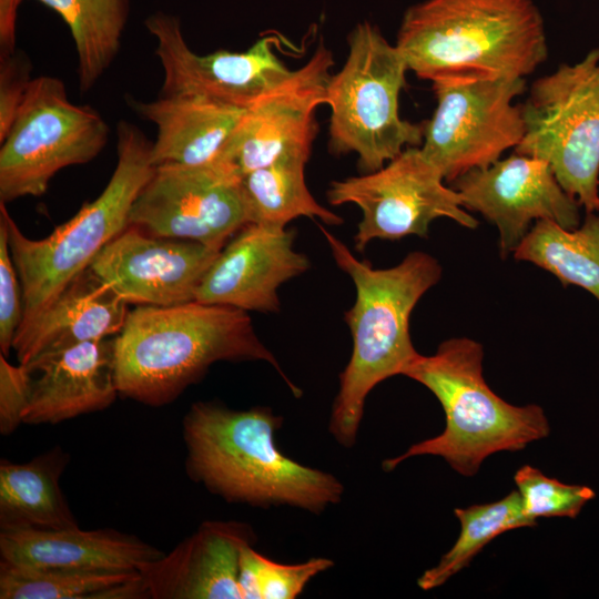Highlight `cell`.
<instances>
[{
    "label": "cell",
    "instance_id": "2e32d148",
    "mask_svg": "<svg viewBox=\"0 0 599 599\" xmlns=\"http://www.w3.org/2000/svg\"><path fill=\"white\" fill-rule=\"evenodd\" d=\"M220 250L149 234L129 225L89 267L125 302L172 306L195 301L200 284Z\"/></svg>",
    "mask_w": 599,
    "mask_h": 599
},
{
    "label": "cell",
    "instance_id": "7a4b0ae2",
    "mask_svg": "<svg viewBox=\"0 0 599 599\" xmlns=\"http://www.w3.org/2000/svg\"><path fill=\"white\" fill-rule=\"evenodd\" d=\"M186 471L229 502L288 506L321 514L338 504L344 486L334 475L287 457L276 445L283 417L270 407L234 410L193 404L183 419Z\"/></svg>",
    "mask_w": 599,
    "mask_h": 599
},
{
    "label": "cell",
    "instance_id": "7c38bea8",
    "mask_svg": "<svg viewBox=\"0 0 599 599\" xmlns=\"http://www.w3.org/2000/svg\"><path fill=\"white\" fill-rule=\"evenodd\" d=\"M240 179L219 162L155 166L133 203L129 225L221 250L248 224Z\"/></svg>",
    "mask_w": 599,
    "mask_h": 599
},
{
    "label": "cell",
    "instance_id": "5b68a950",
    "mask_svg": "<svg viewBox=\"0 0 599 599\" xmlns=\"http://www.w3.org/2000/svg\"><path fill=\"white\" fill-rule=\"evenodd\" d=\"M483 346L468 337L449 338L433 355L416 356L404 376L435 395L445 413V429L384 460L385 471L407 458L433 455L469 477L488 456L521 450L549 435V423L540 406H514L493 392L483 375Z\"/></svg>",
    "mask_w": 599,
    "mask_h": 599
},
{
    "label": "cell",
    "instance_id": "5bb4252c",
    "mask_svg": "<svg viewBox=\"0 0 599 599\" xmlns=\"http://www.w3.org/2000/svg\"><path fill=\"white\" fill-rule=\"evenodd\" d=\"M144 23L156 39L155 54L163 69L160 95H199L246 109L292 72L276 55L273 35L244 52L197 54L187 45L177 17L155 12Z\"/></svg>",
    "mask_w": 599,
    "mask_h": 599
},
{
    "label": "cell",
    "instance_id": "484cf974",
    "mask_svg": "<svg viewBox=\"0 0 599 599\" xmlns=\"http://www.w3.org/2000/svg\"><path fill=\"white\" fill-rule=\"evenodd\" d=\"M1 599L149 598L140 571L39 570L0 560Z\"/></svg>",
    "mask_w": 599,
    "mask_h": 599
},
{
    "label": "cell",
    "instance_id": "8992f818",
    "mask_svg": "<svg viewBox=\"0 0 599 599\" xmlns=\"http://www.w3.org/2000/svg\"><path fill=\"white\" fill-rule=\"evenodd\" d=\"M115 169L106 186L44 238L27 237L0 202L11 257L23 295L21 325L34 318L116 235L129 226L131 209L151 177L152 142L134 124L116 125ZM19 326V327H20Z\"/></svg>",
    "mask_w": 599,
    "mask_h": 599
},
{
    "label": "cell",
    "instance_id": "83f0119b",
    "mask_svg": "<svg viewBox=\"0 0 599 599\" xmlns=\"http://www.w3.org/2000/svg\"><path fill=\"white\" fill-rule=\"evenodd\" d=\"M455 516L460 522L459 536L439 562L418 578L423 590L444 585L499 535L536 525L525 515L517 490L494 502L456 508Z\"/></svg>",
    "mask_w": 599,
    "mask_h": 599
},
{
    "label": "cell",
    "instance_id": "4dcf8cb0",
    "mask_svg": "<svg viewBox=\"0 0 599 599\" xmlns=\"http://www.w3.org/2000/svg\"><path fill=\"white\" fill-rule=\"evenodd\" d=\"M22 316V287L11 257L7 225L0 217V349L6 357L12 349Z\"/></svg>",
    "mask_w": 599,
    "mask_h": 599
},
{
    "label": "cell",
    "instance_id": "d6a6232c",
    "mask_svg": "<svg viewBox=\"0 0 599 599\" xmlns=\"http://www.w3.org/2000/svg\"><path fill=\"white\" fill-rule=\"evenodd\" d=\"M31 393V375L28 367L10 364L0 354V433H13L21 423Z\"/></svg>",
    "mask_w": 599,
    "mask_h": 599
},
{
    "label": "cell",
    "instance_id": "d6986e66",
    "mask_svg": "<svg viewBox=\"0 0 599 599\" xmlns=\"http://www.w3.org/2000/svg\"><path fill=\"white\" fill-rule=\"evenodd\" d=\"M31 393L24 424H57L108 408L119 395L113 337L44 354L28 364Z\"/></svg>",
    "mask_w": 599,
    "mask_h": 599
},
{
    "label": "cell",
    "instance_id": "9a60e30c",
    "mask_svg": "<svg viewBox=\"0 0 599 599\" xmlns=\"http://www.w3.org/2000/svg\"><path fill=\"white\" fill-rule=\"evenodd\" d=\"M451 183L465 209L496 225L502 256L516 251L532 222L551 221L565 229L580 225V204L541 159L514 152Z\"/></svg>",
    "mask_w": 599,
    "mask_h": 599
},
{
    "label": "cell",
    "instance_id": "7402d4cb",
    "mask_svg": "<svg viewBox=\"0 0 599 599\" xmlns=\"http://www.w3.org/2000/svg\"><path fill=\"white\" fill-rule=\"evenodd\" d=\"M143 119L155 124L153 166H202L216 162L245 109L199 95H160L152 101L128 99Z\"/></svg>",
    "mask_w": 599,
    "mask_h": 599
},
{
    "label": "cell",
    "instance_id": "f546056e",
    "mask_svg": "<svg viewBox=\"0 0 599 599\" xmlns=\"http://www.w3.org/2000/svg\"><path fill=\"white\" fill-rule=\"evenodd\" d=\"M514 479L524 512L534 522L542 517L576 518L596 496L588 486L561 483L529 465L520 467Z\"/></svg>",
    "mask_w": 599,
    "mask_h": 599
},
{
    "label": "cell",
    "instance_id": "ac0fdd59",
    "mask_svg": "<svg viewBox=\"0 0 599 599\" xmlns=\"http://www.w3.org/2000/svg\"><path fill=\"white\" fill-rule=\"evenodd\" d=\"M256 542L253 528L240 521H205L169 554L141 571L149 598L242 599V550Z\"/></svg>",
    "mask_w": 599,
    "mask_h": 599
},
{
    "label": "cell",
    "instance_id": "4fadbf2b",
    "mask_svg": "<svg viewBox=\"0 0 599 599\" xmlns=\"http://www.w3.org/2000/svg\"><path fill=\"white\" fill-rule=\"evenodd\" d=\"M333 64L332 52L321 42L303 67L245 109L216 162L241 177L285 155L309 154L315 111L326 104Z\"/></svg>",
    "mask_w": 599,
    "mask_h": 599
},
{
    "label": "cell",
    "instance_id": "44dd1931",
    "mask_svg": "<svg viewBox=\"0 0 599 599\" xmlns=\"http://www.w3.org/2000/svg\"><path fill=\"white\" fill-rule=\"evenodd\" d=\"M1 560L39 570L142 571L164 552L114 529H19L0 532Z\"/></svg>",
    "mask_w": 599,
    "mask_h": 599
},
{
    "label": "cell",
    "instance_id": "cb8c5ba5",
    "mask_svg": "<svg viewBox=\"0 0 599 599\" xmlns=\"http://www.w3.org/2000/svg\"><path fill=\"white\" fill-rule=\"evenodd\" d=\"M308 158L309 154H288L241 176L240 190L247 223L286 227L300 216L319 219L327 225L344 222L311 194L304 175Z\"/></svg>",
    "mask_w": 599,
    "mask_h": 599
},
{
    "label": "cell",
    "instance_id": "9c48e42d",
    "mask_svg": "<svg viewBox=\"0 0 599 599\" xmlns=\"http://www.w3.org/2000/svg\"><path fill=\"white\" fill-rule=\"evenodd\" d=\"M108 135L103 118L88 105L73 104L60 79H32L0 142V202L42 195L61 169L93 160Z\"/></svg>",
    "mask_w": 599,
    "mask_h": 599
},
{
    "label": "cell",
    "instance_id": "603a6c76",
    "mask_svg": "<svg viewBox=\"0 0 599 599\" xmlns=\"http://www.w3.org/2000/svg\"><path fill=\"white\" fill-rule=\"evenodd\" d=\"M67 464V454L59 447L22 464L1 460V531L78 527L60 487Z\"/></svg>",
    "mask_w": 599,
    "mask_h": 599
},
{
    "label": "cell",
    "instance_id": "8fae6325",
    "mask_svg": "<svg viewBox=\"0 0 599 599\" xmlns=\"http://www.w3.org/2000/svg\"><path fill=\"white\" fill-rule=\"evenodd\" d=\"M326 196L332 205L352 203L362 211L354 236L358 252L374 240L426 237L432 222L440 217L466 229L478 225L419 146L405 149L374 172L333 181Z\"/></svg>",
    "mask_w": 599,
    "mask_h": 599
},
{
    "label": "cell",
    "instance_id": "30bf717a",
    "mask_svg": "<svg viewBox=\"0 0 599 599\" xmlns=\"http://www.w3.org/2000/svg\"><path fill=\"white\" fill-rule=\"evenodd\" d=\"M437 105L423 124V154L446 182L485 169L525 134L521 105L514 100L526 90L524 78L433 82Z\"/></svg>",
    "mask_w": 599,
    "mask_h": 599
},
{
    "label": "cell",
    "instance_id": "6da1fadb",
    "mask_svg": "<svg viewBox=\"0 0 599 599\" xmlns=\"http://www.w3.org/2000/svg\"><path fill=\"white\" fill-rule=\"evenodd\" d=\"M221 361H264L301 396L273 353L256 335L247 312L192 301L172 306L138 305L113 337L119 395L149 406L173 402Z\"/></svg>",
    "mask_w": 599,
    "mask_h": 599
},
{
    "label": "cell",
    "instance_id": "f1b7e54d",
    "mask_svg": "<svg viewBox=\"0 0 599 599\" xmlns=\"http://www.w3.org/2000/svg\"><path fill=\"white\" fill-rule=\"evenodd\" d=\"M334 561L316 557L300 564H280L246 546L240 556L238 588L242 599H294Z\"/></svg>",
    "mask_w": 599,
    "mask_h": 599
},
{
    "label": "cell",
    "instance_id": "e0dca14e",
    "mask_svg": "<svg viewBox=\"0 0 599 599\" xmlns=\"http://www.w3.org/2000/svg\"><path fill=\"white\" fill-rule=\"evenodd\" d=\"M295 232L248 223L220 250L205 273L195 301L245 312L280 311L277 291L305 273L309 260L294 248Z\"/></svg>",
    "mask_w": 599,
    "mask_h": 599
},
{
    "label": "cell",
    "instance_id": "277c9868",
    "mask_svg": "<svg viewBox=\"0 0 599 599\" xmlns=\"http://www.w3.org/2000/svg\"><path fill=\"white\" fill-rule=\"evenodd\" d=\"M395 45L419 79L526 78L548 55L532 0H424L402 19Z\"/></svg>",
    "mask_w": 599,
    "mask_h": 599
},
{
    "label": "cell",
    "instance_id": "d4e9b609",
    "mask_svg": "<svg viewBox=\"0 0 599 599\" xmlns=\"http://www.w3.org/2000/svg\"><path fill=\"white\" fill-rule=\"evenodd\" d=\"M512 255L551 273L565 285L586 290L599 301V212L587 213L575 229L537 221Z\"/></svg>",
    "mask_w": 599,
    "mask_h": 599
},
{
    "label": "cell",
    "instance_id": "836d02e7",
    "mask_svg": "<svg viewBox=\"0 0 599 599\" xmlns=\"http://www.w3.org/2000/svg\"><path fill=\"white\" fill-rule=\"evenodd\" d=\"M20 1L0 0V53L16 50V21Z\"/></svg>",
    "mask_w": 599,
    "mask_h": 599
},
{
    "label": "cell",
    "instance_id": "ba28073f",
    "mask_svg": "<svg viewBox=\"0 0 599 599\" xmlns=\"http://www.w3.org/2000/svg\"><path fill=\"white\" fill-rule=\"evenodd\" d=\"M521 112L515 153L546 161L587 213L599 212V48L538 78Z\"/></svg>",
    "mask_w": 599,
    "mask_h": 599
},
{
    "label": "cell",
    "instance_id": "4316f807",
    "mask_svg": "<svg viewBox=\"0 0 599 599\" xmlns=\"http://www.w3.org/2000/svg\"><path fill=\"white\" fill-rule=\"evenodd\" d=\"M69 26L78 55L79 85L90 90L116 57L129 0H39Z\"/></svg>",
    "mask_w": 599,
    "mask_h": 599
},
{
    "label": "cell",
    "instance_id": "52a82bcc",
    "mask_svg": "<svg viewBox=\"0 0 599 599\" xmlns=\"http://www.w3.org/2000/svg\"><path fill=\"white\" fill-rule=\"evenodd\" d=\"M347 42L346 61L327 84L328 146L335 155L355 153L358 169L369 173L420 146L424 129L399 115L408 68L397 47L368 21L357 23Z\"/></svg>",
    "mask_w": 599,
    "mask_h": 599
},
{
    "label": "cell",
    "instance_id": "3957f363",
    "mask_svg": "<svg viewBox=\"0 0 599 599\" xmlns=\"http://www.w3.org/2000/svg\"><path fill=\"white\" fill-rule=\"evenodd\" d=\"M319 229L336 265L353 281L356 298L345 312L353 347L339 375L328 429L343 447L355 445L365 400L383 380L404 375L419 354L412 342L409 318L422 296L441 277L439 262L428 253L412 252L395 266L374 268L358 260L336 235Z\"/></svg>",
    "mask_w": 599,
    "mask_h": 599
},
{
    "label": "cell",
    "instance_id": "ffe728a7",
    "mask_svg": "<svg viewBox=\"0 0 599 599\" xmlns=\"http://www.w3.org/2000/svg\"><path fill=\"white\" fill-rule=\"evenodd\" d=\"M128 304L88 266L18 328L12 349L19 364L27 366L44 354L116 336L125 323Z\"/></svg>",
    "mask_w": 599,
    "mask_h": 599
},
{
    "label": "cell",
    "instance_id": "1f68e13d",
    "mask_svg": "<svg viewBox=\"0 0 599 599\" xmlns=\"http://www.w3.org/2000/svg\"><path fill=\"white\" fill-rule=\"evenodd\" d=\"M31 61L16 50L0 53V142L16 119L31 79Z\"/></svg>",
    "mask_w": 599,
    "mask_h": 599
}]
</instances>
